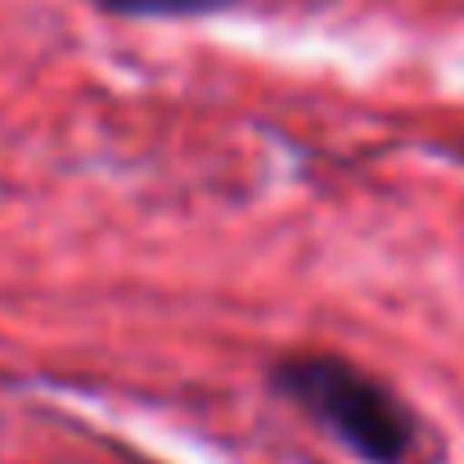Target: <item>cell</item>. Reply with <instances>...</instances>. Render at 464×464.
<instances>
[{"label": "cell", "mask_w": 464, "mask_h": 464, "mask_svg": "<svg viewBox=\"0 0 464 464\" xmlns=\"http://www.w3.org/2000/svg\"><path fill=\"white\" fill-rule=\"evenodd\" d=\"M131 464H158V460H131Z\"/></svg>", "instance_id": "3957f363"}, {"label": "cell", "mask_w": 464, "mask_h": 464, "mask_svg": "<svg viewBox=\"0 0 464 464\" xmlns=\"http://www.w3.org/2000/svg\"><path fill=\"white\" fill-rule=\"evenodd\" d=\"M262 388L361 464H406L420 447V415L406 397L343 352H285Z\"/></svg>", "instance_id": "6da1fadb"}, {"label": "cell", "mask_w": 464, "mask_h": 464, "mask_svg": "<svg viewBox=\"0 0 464 464\" xmlns=\"http://www.w3.org/2000/svg\"><path fill=\"white\" fill-rule=\"evenodd\" d=\"M100 14L109 18H127V23H189V18H217V14H235L248 0H91Z\"/></svg>", "instance_id": "7a4b0ae2"}]
</instances>
